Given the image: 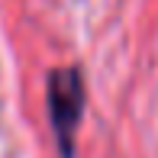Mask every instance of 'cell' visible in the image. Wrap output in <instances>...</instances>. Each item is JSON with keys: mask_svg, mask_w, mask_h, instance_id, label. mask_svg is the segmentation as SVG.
Wrapping results in <instances>:
<instances>
[{"mask_svg": "<svg viewBox=\"0 0 158 158\" xmlns=\"http://www.w3.org/2000/svg\"><path fill=\"white\" fill-rule=\"evenodd\" d=\"M84 116V74L81 68H55L48 74V119L61 158L74 155V132Z\"/></svg>", "mask_w": 158, "mask_h": 158, "instance_id": "6da1fadb", "label": "cell"}]
</instances>
